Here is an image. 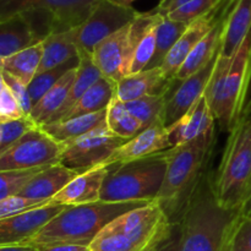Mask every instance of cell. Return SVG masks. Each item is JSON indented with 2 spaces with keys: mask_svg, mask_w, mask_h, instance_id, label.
Wrapping results in <instances>:
<instances>
[{
  "mask_svg": "<svg viewBox=\"0 0 251 251\" xmlns=\"http://www.w3.org/2000/svg\"><path fill=\"white\" fill-rule=\"evenodd\" d=\"M216 125L198 139L164 151L167 172L156 200L172 225L180 223L199 185L210 173Z\"/></svg>",
  "mask_w": 251,
  "mask_h": 251,
  "instance_id": "1",
  "label": "cell"
},
{
  "mask_svg": "<svg viewBox=\"0 0 251 251\" xmlns=\"http://www.w3.org/2000/svg\"><path fill=\"white\" fill-rule=\"evenodd\" d=\"M240 208H227L213 191L212 173L199 185L180 221L183 251H226Z\"/></svg>",
  "mask_w": 251,
  "mask_h": 251,
  "instance_id": "2",
  "label": "cell"
},
{
  "mask_svg": "<svg viewBox=\"0 0 251 251\" xmlns=\"http://www.w3.org/2000/svg\"><path fill=\"white\" fill-rule=\"evenodd\" d=\"M150 201L104 202L97 201L86 205L68 206L44 226L26 245L46 247L53 244H75L90 247L96 237L112 221L130 210Z\"/></svg>",
  "mask_w": 251,
  "mask_h": 251,
  "instance_id": "3",
  "label": "cell"
},
{
  "mask_svg": "<svg viewBox=\"0 0 251 251\" xmlns=\"http://www.w3.org/2000/svg\"><path fill=\"white\" fill-rule=\"evenodd\" d=\"M157 200L130 210L103 228L90 251H151L172 229Z\"/></svg>",
  "mask_w": 251,
  "mask_h": 251,
  "instance_id": "4",
  "label": "cell"
},
{
  "mask_svg": "<svg viewBox=\"0 0 251 251\" xmlns=\"http://www.w3.org/2000/svg\"><path fill=\"white\" fill-rule=\"evenodd\" d=\"M251 183V110L245 107L242 117L229 131L218 168L212 173L217 200L227 208H240Z\"/></svg>",
  "mask_w": 251,
  "mask_h": 251,
  "instance_id": "5",
  "label": "cell"
},
{
  "mask_svg": "<svg viewBox=\"0 0 251 251\" xmlns=\"http://www.w3.org/2000/svg\"><path fill=\"white\" fill-rule=\"evenodd\" d=\"M167 172L164 151L137 161L108 167L100 201L129 202L156 200Z\"/></svg>",
  "mask_w": 251,
  "mask_h": 251,
  "instance_id": "6",
  "label": "cell"
},
{
  "mask_svg": "<svg viewBox=\"0 0 251 251\" xmlns=\"http://www.w3.org/2000/svg\"><path fill=\"white\" fill-rule=\"evenodd\" d=\"M156 10L140 12L139 16L96 46L92 58L100 74L118 83L130 74L132 56L141 37L162 19Z\"/></svg>",
  "mask_w": 251,
  "mask_h": 251,
  "instance_id": "7",
  "label": "cell"
},
{
  "mask_svg": "<svg viewBox=\"0 0 251 251\" xmlns=\"http://www.w3.org/2000/svg\"><path fill=\"white\" fill-rule=\"evenodd\" d=\"M251 81V29L233 56L223 80L217 105L212 110L221 130L229 132L247 105Z\"/></svg>",
  "mask_w": 251,
  "mask_h": 251,
  "instance_id": "8",
  "label": "cell"
},
{
  "mask_svg": "<svg viewBox=\"0 0 251 251\" xmlns=\"http://www.w3.org/2000/svg\"><path fill=\"white\" fill-rule=\"evenodd\" d=\"M61 144L41 127H32L0 151V172L28 171L59 164Z\"/></svg>",
  "mask_w": 251,
  "mask_h": 251,
  "instance_id": "9",
  "label": "cell"
},
{
  "mask_svg": "<svg viewBox=\"0 0 251 251\" xmlns=\"http://www.w3.org/2000/svg\"><path fill=\"white\" fill-rule=\"evenodd\" d=\"M125 142L126 140L115 136L104 123L82 136L61 144L59 163L66 168L83 173L100 167Z\"/></svg>",
  "mask_w": 251,
  "mask_h": 251,
  "instance_id": "10",
  "label": "cell"
},
{
  "mask_svg": "<svg viewBox=\"0 0 251 251\" xmlns=\"http://www.w3.org/2000/svg\"><path fill=\"white\" fill-rule=\"evenodd\" d=\"M100 0H0V21L28 11L51 14L59 32L70 31L87 20Z\"/></svg>",
  "mask_w": 251,
  "mask_h": 251,
  "instance_id": "11",
  "label": "cell"
},
{
  "mask_svg": "<svg viewBox=\"0 0 251 251\" xmlns=\"http://www.w3.org/2000/svg\"><path fill=\"white\" fill-rule=\"evenodd\" d=\"M139 15L140 12L132 6H122L109 0H100L87 20L77 27L78 50L92 54L98 43L127 26Z\"/></svg>",
  "mask_w": 251,
  "mask_h": 251,
  "instance_id": "12",
  "label": "cell"
},
{
  "mask_svg": "<svg viewBox=\"0 0 251 251\" xmlns=\"http://www.w3.org/2000/svg\"><path fill=\"white\" fill-rule=\"evenodd\" d=\"M68 206L49 202L48 205L0 220V247L26 244L48 222Z\"/></svg>",
  "mask_w": 251,
  "mask_h": 251,
  "instance_id": "13",
  "label": "cell"
},
{
  "mask_svg": "<svg viewBox=\"0 0 251 251\" xmlns=\"http://www.w3.org/2000/svg\"><path fill=\"white\" fill-rule=\"evenodd\" d=\"M218 54L220 51L213 56L212 60L205 68L191 75L186 80L179 82L178 87L167 96L166 104H164V109L161 117L164 126H171L176 120L180 119L195 104L196 100L201 96L205 95V91L210 82L213 70H215Z\"/></svg>",
  "mask_w": 251,
  "mask_h": 251,
  "instance_id": "14",
  "label": "cell"
},
{
  "mask_svg": "<svg viewBox=\"0 0 251 251\" xmlns=\"http://www.w3.org/2000/svg\"><path fill=\"white\" fill-rule=\"evenodd\" d=\"M169 149H171V145H169L168 131L162 122V118H159L136 136L127 140L125 144L118 147L114 153L107 161L103 162L100 167L107 168L113 164L137 161V159L159 153Z\"/></svg>",
  "mask_w": 251,
  "mask_h": 251,
  "instance_id": "15",
  "label": "cell"
},
{
  "mask_svg": "<svg viewBox=\"0 0 251 251\" xmlns=\"http://www.w3.org/2000/svg\"><path fill=\"white\" fill-rule=\"evenodd\" d=\"M222 2L212 12H210L206 16L201 17V19L196 20L193 24L189 25L183 36L179 38V41L171 49L168 55L166 56L164 61L162 63V65L159 66L163 70L164 75L167 76L168 80L174 81L176 74L178 73V70L183 65V63L188 58L189 54L191 53V50L211 31V28L216 24L221 14Z\"/></svg>",
  "mask_w": 251,
  "mask_h": 251,
  "instance_id": "16",
  "label": "cell"
},
{
  "mask_svg": "<svg viewBox=\"0 0 251 251\" xmlns=\"http://www.w3.org/2000/svg\"><path fill=\"white\" fill-rule=\"evenodd\" d=\"M215 125L216 120L211 112L207 100L205 95L201 96L180 119L167 127L171 149L198 139L199 136L212 129Z\"/></svg>",
  "mask_w": 251,
  "mask_h": 251,
  "instance_id": "17",
  "label": "cell"
},
{
  "mask_svg": "<svg viewBox=\"0 0 251 251\" xmlns=\"http://www.w3.org/2000/svg\"><path fill=\"white\" fill-rule=\"evenodd\" d=\"M174 85V81L168 80L161 68L145 69L122 78L117 83L115 97L125 103L145 96L169 95Z\"/></svg>",
  "mask_w": 251,
  "mask_h": 251,
  "instance_id": "18",
  "label": "cell"
},
{
  "mask_svg": "<svg viewBox=\"0 0 251 251\" xmlns=\"http://www.w3.org/2000/svg\"><path fill=\"white\" fill-rule=\"evenodd\" d=\"M108 174V167H96L87 172L78 174L65 188L59 191L51 201L64 206H77L93 203L100 201V189L105 176Z\"/></svg>",
  "mask_w": 251,
  "mask_h": 251,
  "instance_id": "19",
  "label": "cell"
},
{
  "mask_svg": "<svg viewBox=\"0 0 251 251\" xmlns=\"http://www.w3.org/2000/svg\"><path fill=\"white\" fill-rule=\"evenodd\" d=\"M251 29V0H230L220 54L233 58Z\"/></svg>",
  "mask_w": 251,
  "mask_h": 251,
  "instance_id": "20",
  "label": "cell"
},
{
  "mask_svg": "<svg viewBox=\"0 0 251 251\" xmlns=\"http://www.w3.org/2000/svg\"><path fill=\"white\" fill-rule=\"evenodd\" d=\"M78 174L81 173L66 168L60 163L47 167L26 184L19 195L32 200L51 201Z\"/></svg>",
  "mask_w": 251,
  "mask_h": 251,
  "instance_id": "21",
  "label": "cell"
},
{
  "mask_svg": "<svg viewBox=\"0 0 251 251\" xmlns=\"http://www.w3.org/2000/svg\"><path fill=\"white\" fill-rule=\"evenodd\" d=\"M41 42L24 14L0 21V59L14 55Z\"/></svg>",
  "mask_w": 251,
  "mask_h": 251,
  "instance_id": "22",
  "label": "cell"
},
{
  "mask_svg": "<svg viewBox=\"0 0 251 251\" xmlns=\"http://www.w3.org/2000/svg\"><path fill=\"white\" fill-rule=\"evenodd\" d=\"M76 69H71L65 74L36 104L32 107L28 114V119L36 125L42 127L53 122L55 115L60 112L68 98L74 80L76 76Z\"/></svg>",
  "mask_w": 251,
  "mask_h": 251,
  "instance_id": "23",
  "label": "cell"
},
{
  "mask_svg": "<svg viewBox=\"0 0 251 251\" xmlns=\"http://www.w3.org/2000/svg\"><path fill=\"white\" fill-rule=\"evenodd\" d=\"M76 33H77V27L70 31L53 33L42 41L43 55H42L41 65L37 74L58 68L68 63L71 59L78 56Z\"/></svg>",
  "mask_w": 251,
  "mask_h": 251,
  "instance_id": "24",
  "label": "cell"
},
{
  "mask_svg": "<svg viewBox=\"0 0 251 251\" xmlns=\"http://www.w3.org/2000/svg\"><path fill=\"white\" fill-rule=\"evenodd\" d=\"M105 118H107V109L93 113V114L81 115V117L70 118V119L60 120V122L49 123V124L42 126L41 129L56 142L64 144V142L70 141V140L80 137L97 129L98 126L104 124Z\"/></svg>",
  "mask_w": 251,
  "mask_h": 251,
  "instance_id": "25",
  "label": "cell"
},
{
  "mask_svg": "<svg viewBox=\"0 0 251 251\" xmlns=\"http://www.w3.org/2000/svg\"><path fill=\"white\" fill-rule=\"evenodd\" d=\"M115 92H117V83L102 76L97 82L93 83L86 91L85 95L77 100V103L74 105L73 109L61 120L81 117V115L93 114V113L105 110L109 107L113 98L115 97Z\"/></svg>",
  "mask_w": 251,
  "mask_h": 251,
  "instance_id": "26",
  "label": "cell"
},
{
  "mask_svg": "<svg viewBox=\"0 0 251 251\" xmlns=\"http://www.w3.org/2000/svg\"><path fill=\"white\" fill-rule=\"evenodd\" d=\"M78 58H80V63H78L77 69H76L75 80H74L73 86H71L68 98H66L60 112L55 115L51 123L59 122V120L63 119L73 109V107L77 103V100L85 95L86 91L102 77L100 69L97 68V65L93 61L92 54L78 50Z\"/></svg>",
  "mask_w": 251,
  "mask_h": 251,
  "instance_id": "27",
  "label": "cell"
},
{
  "mask_svg": "<svg viewBox=\"0 0 251 251\" xmlns=\"http://www.w3.org/2000/svg\"><path fill=\"white\" fill-rule=\"evenodd\" d=\"M43 55V44L37 43L29 48L5 59H0V69L17 78L25 86H28L38 73Z\"/></svg>",
  "mask_w": 251,
  "mask_h": 251,
  "instance_id": "28",
  "label": "cell"
},
{
  "mask_svg": "<svg viewBox=\"0 0 251 251\" xmlns=\"http://www.w3.org/2000/svg\"><path fill=\"white\" fill-rule=\"evenodd\" d=\"M105 124L115 136L126 141L136 136L145 129L141 123L126 109L124 103L117 97L113 98L109 107L107 108Z\"/></svg>",
  "mask_w": 251,
  "mask_h": 251,
  "instance_id": "29",
  "label": "cell"
},
{
  "mask_svg": "<svg viewBox=\"0 0 251 251\" xmlns=\"http://www.w3.org/2000/svg\"><path fill=\"white\" fill-rule=\"evenodd\" d=\"M189 25L183 22L173 21L167 16H162L156 29V50L151 63L146 69L159 68L164 61L166 56L173 48L174 44L179 41Z\"/></svg>",
  "mask_w": 251,
  "mask_h": 251,
  "instance_id": "30",
  "label": "cell"
},
{
  "mask_svg": "<svg viewBox=\"0 0 251 251\" xmlns=\"http://www.w3.org/2000/svg\"><path fill=\"white\" fill-rule=\"evenodd\" d=\"M167 96L168 95H157V96H145V97L137 98V100H130V102H123L126 109L139 120L142 126L146 129L147 126L156 122L162 117L164 104H166Z\"/></svg>",
  "mask_w": 251,
  "mask_h": 251,
  "instance_id": "31",
  "label": "cell"
},
{
  "mask_svg": "<svg viewBox=\"0 0 251 251\" xmlns=\"http://www.w3.org/2000/svg\"><path fill=\"white\" fill-rule=\"evenodd\" d=\"M78 63H80V58L76 56V58L71 59L68 63L64 64V65L50 69V70L44 71L42 74H37L33 80L31 81V83L27 86V91H28L32 104H36L68 71H70L71 69L77 68Z\"/></svg>",
  "mask_w": 251,
  "mask_h": 251,
  "instance_id": "32",
  "label": "cell"
},
{
  "mask_svg": "<svg viewBox=\"0 0 251 251\" xmlns=\"http://www.w3.org/2000/svg\"><path fill=\"white\" fill-rule=\"evenodd\" d=\"M221 2L222 0H190L179 9L169 12L166 16L173 21L190 25L196 20L212 12Z\"/></svg>",
  "mask_w": 251,
  "mask_h": 251,
  "instance_id": "33",
  "label": "cell"
},
{
  "mask_svg": "<svg viewBox=\"0 0 251 251\" xmlns=\"http://www.w3.org/2000/svg\"><path fill=\"white\" fill-rule=\"evenodd\" d=\"M46 168L47 167L28 169V171L0 172V200H4L10 196L19 195L20 191L26 186V184L39 172Z\"/></svg>",
  "mask_w": 251,
  "mask_h": 251,
  "instance_id": "34",
  "label": "cell"
},
{
  "mask_svg": "<svg viewBox=\"0 0 251 251\" xmlns=\"http://www.w3.org/2000/svg\"><path fill=\"white\" fill-rule=\"evenodd\" d=\"M159 21L154 26H152L141 37V39L137 43L134 56H132L130 74H136L140 73V71H144L151 63L152 58L154 55V50H156V29Z\"/></svg>",
  "mask_w": 251,
  "mask_h": 251,
  "instance_id": "35",
  "label": "cell"
},
{
  "mask_svg": "<svg viewBox=\"0 0 251 251\" xmlns=\"http://www.w3.org/2000/svg\"><path fill=\"white\" fill-rule=\"evenodd\" d=\"M49 202H51V201L32 200V199H27L20 195L10 196L4 200H0V220L48 205Z\"/></svg>",
  "mask_w": 251,
  "mask_h": 251,
  "instance_id": "36",
  "label": "cell"
},
{
  "mask_svg": "<svg viewBox=\"0 0 251 251\" xmlns=\"http://www.w3.org/2000/svg\"><path fill=\"white\" fill-rule=\"evenodd\" d=\"M226 251H251V217L240 216L233 228Z\"/></svg>",
  "mask_w": 251,
  "mask_h": 251,
  "instance_id": "37",
  "label": "cell"
},
{
  "mask_svg": "<svg viewBox=\"0 0 251 251\" xmlns=\"http://www.w3.org/2000/svg\"><path fill=\"white\" fill-rule=\"evenodd\" d=\"M32 127H36V125L27 117L19 120H12V122L0 124V131H1L0 151H2V150L9 147L11 144H14L17 139H20L25 132H27Z\"/></svg>",
  "mask_w": 251,
  "mask_h": 251,
  "instance_id": "38",
  "label": "cell"
},
{
  "mask_svg": "<svg viewBox=\"0 0 251 251\" xmlns=\"http://www.w3.org/2000/svg\"><path fill=\"white\" fill-rule=\"evenodd\" d=\"M26 117L27 115L25 114L19 100H16L11 90L5 85L0 92V124Z\"/></svg>",
  "mask_w": 251,
  "mask_h": 251,
  "instance_id": "39",
  "label": "cell"
},
{
  "mask_svg": "<svg viewBox=\"0 0 251 251\" xmlns=\"http://www.w3.org/2000/svg\"><path fill=\"white\" fill-rule=\"evenodd\" d=\"M2 80H4L5 85H6L7 87L11 90V92L14 93L16 100H19L20 105H21V108L24 109L25 114L28 117L33 104H32V100L31 98H29L28 91H27V86H25L24 83L20 82L17 78L12 77L11 75L4 73V71H2Z\"/></svg>",
  "mask_w": 251,
  "mask_h": 251,
  "instance_id": "40",
  "label": "cell"
},
{
  "mask_svg": "<svg viewBox=\"0 0 251 251\" xmlns=\"http://www.w3.org/2000/svg\"><path fill=\"white\" fill-rule=\"evenodd\" d=\"M151 251H183V234L180 225H173L169 234Z\"/></svg>",
  "mask_w": 251,
  "mask_h": 251,
  "instance_id": "41",
  "label": "cell"
},
{
  "mask_svg": "<svg viewBox=\"0 0 251 251\" xmlns=\"http://www.w3.org/2000/svg\"><path fill=\"white\" fill-rule=\"evenodd\" d=\"M39 251H90L88 247L75 244H53L38 247Z\"/></svg>",
  "mask_w": 251,
  "mask_h": 251,
  "instance_id": "42",
  "label": "cell"
},
{
  "mask_svg": "<svg viewBox=\"0 0 251 251\" xmlns=\"http://www.w3.org/2000/svg\"><path fill=\"white\" fill-rule=\"evenodd\" d=\"M0 251H39L38 248L32 247V245H5L0 247Z\"/></svg>",
  "mask_w": 251,
  "mask_h": 251,
  "instance_id": "43",
  "label": "cell"
},
{
  "mask_svg": "<svg viewBox=\"0 0 251 251\" xmlns=\"http://www.w3.org/2000/svg\"><path fill=\"white\" fill-rule=\"evenodd\" d=\"M242 215L247 216V217H251V198L243 205Z\"/></svg>",
  "mask_w": 251,
  "mask_h": 251,
  "instance_id": "44",
  "label": "cell"
},
{
  "mask_svg": "<svg viewBox=\"0 0 251 251\" xmlns=\"http://www.w3.org/2000/svg\"><path fill=\"white\" fill-rule=\"evenodd\" d=\"M109 1L114 2L117 5H122V6H131L135 0H109Z\"/></svg>",
  "mask_w": 251,
  "mask_h": 251,
  "instance_id": "45",
  "label": "cell"
},
{
  "mask_svg": "<svg viewBox=\"0 0 251 251\" xmlns=\"http://www.w3.org/2000/svg\"><path fill=\"white\" fill-rule=\"evenodd\" d=\"M250 198H251V183H250V185H249V189H248V194H247V199H245V202H247V201L249 200ZM244 203H243V205H244ZM242 207H243V206H242Z\"/></svg>",
  "mask_w": 251,
  "mask_h": 251,
  "instance_id": "46",
  "label": "cell"
},
{
  "mask_svg": "<svg viewBox=\"0 0 251 251\" xmlns=\"http://www.w3.org/2000/svg\"><path fill=\"white\" fill-rule=\"evenodd\" d=\"M4 86H5V82H4V80H2V81H0V92H1V91H2V88H4Z\"/></svg>",
  "mask_w": 251,
  "mask_h": 251,
  "instance_id": "47",
  "label": "cell"
},
{
  "mask_svg": "<svg viewBox=\"0 0 251 251\" xmlns=\"http://www.w3.org/2000/svg\"><path fill=\"white\" fill-rule=\"evenodd\" d=\"M245 107H248V108H249V109L251 110V100H249V102L247 103V105H245Z\"/></svg>",
  "mask_w": 251,
  "mask_h": 251,
  "instance_id": "48",
  "label": "cell"
},
{
  "mask_svg": "<svg viewBox=\"0 0 251 251\" xmlns=\"http://www.w3.org/2000/svg\"><path fill=\"white\" fill-rule=\"evenodd\" d=\"M0 142H1V131H0Z\"/></svg>",
  "mask_w": 251,
  "mask_h": 251,
  "instance_id": "49",
  "label": "cell"
}]
</instances>
